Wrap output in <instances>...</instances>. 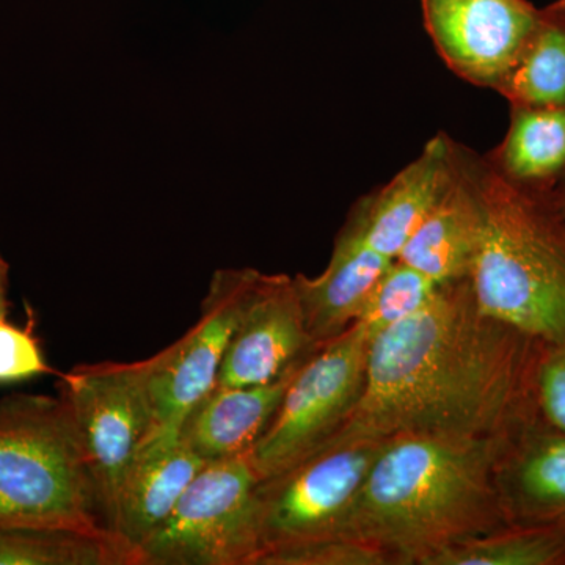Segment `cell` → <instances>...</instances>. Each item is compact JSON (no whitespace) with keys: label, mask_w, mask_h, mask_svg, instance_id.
<instances>
[{"label":"cell","mask_w":565,"mask_h":565,"mask_svg":"<svg viewBox=\"0 0 565 565\" xmlns=\"http://www.w3.org/2000/svg\"><path fill=\"white\" fill-rule=\"evenodd\" d=\"M542 348L482 315L468 280L446 282L429 307L370 341L362 396L319 446L404 435L516 437L542 419Z\"/></svg>","instance_id":"6da1fadb"},{"label":"cell","mask_w":565,"mask_h":565,"mask_svg":"<svg viewBox=\"0 0 565 565\" xmlns=\"http://www.w3.org/2000/svg\"><path fill=\"white\" fill-rule=\"evenodd\" d=\"M515 437L386 440L334 537L423 559L508 525L500 467Z\"/></svg>","instance_id":"7a4b0ae2"},{"label":"cell","mask_w":565,"mask_h":565,"mask_svg":"<svg viewBox=\"0 0 565 565\" xmlns=\"http://www.w3.org/2000/svg\"><path fill=\"white\" fill-rule=\"evenodd\" d=\"M478 212L468 285L482 315L544 345L565 343V215L555 191L526 188L452 141Z\"/></svg>","instance_id":"3957f363"},{"label":"cell","mask_w":565,"mask_h":565,"mask_svg":"<svg viewBox=\"0 0 565 565\" xmlns=\"http://www.w3.org/2000/svg\"><path fill=\"white\" fill-rule=\"evenodd\" d=\"M0 526L109 530L79 426L61 394L0 399Z\"/></svg>","instance_id":"277c9868"},{"label":"cell","mask_w":565,"mask_h":565,"mask_svg":"<svg viewBox=\"0 0 565 565\" xmlns=\"http://www.w3.org/2000/svg\"><path fill=\"white\" fill-rule=\"evenodd\" d=\"M258 484L248 452L204 465L140 546L139 565H252L259 552Z\"/></svg>","instance_id":"5b68a950"},{"label":"cell","mask_w":565,"mask_h":565,"mask_svg":"<svg viewBox=\"0 0 565 565\" xmlns=\"http://www.w3.org/2000/svg\"><path fill=\"white\" fill-rule=\"evenodd\" d=\"M367 351L370 338L352 323L305 356L273 422L248 452L259 481L310 455L348 418L362 396Z\"/></svg>","instance_id":"8992f818"},{"label":"cell","mask_w":565,"mask_h":565,"mask_svg":"<svg viewBox=\"0 0 565 565\" xmlns=\"http://www.w3.org/2000/svg\"><path fill=\"white\" fill-rule=\"evenodd\" d=\"M61 377L58 390L79 426L98 486L104 523L110 530L122 481L158 430L148 363L82 364Z\"/></svg>","instance_id":"52a82bcc"},{"label":"cell","mask_w":565,"mask_h":565,"mask_svg":"<svg viewBox=\"0 0 565 565\" xmlns=\"http://www.w3.org/2000/svg\"><path fill=\"white\" fill-rule=\"evenodd\" d=\"M384 445L319 446L281 473L259 481L258 553L334 537Z\"/></svg>","instance_id":"ba28073f"},{"label":"cell","mask_w":565,"mask_h":565,"mask_svg":"<svg viewBox=\"0 0 565 565\" xmlns=\"http://www.w3.org/2000/svg\"><path fill=\"white\" fill-rule=\"evenodd\" d=\"M258 277L253 269L217 270L195 326L177 343L147 359L158 430L180 433L189 411L217 384L223 356Z\"/></svg>","instance_id":"9c48e42d"},{"label":"cell","mask_w":565,"mask_h":565,"mask_svg":"<svg viewBox=\"0 0 565 565\" xmlns=\"http://www.w3.org/2000/svg\"><path fill=\"white\" fill-rule=\"evenodd\" d=\"M424 25L448 68L498 92L541 18L530 0H422Z\"/></svg>","instance_id":"30bf717a"},{"label":"cell","mask_w":565,"mask_h":565,"mask_svg":"<svg viewBox=\"0 0 565 565\" xmlns=\"http://www.w3.org/2000/svg\"><path fill=\"white\" fill-rule=\"evenodd\" d=\"M316 345L305 323L294 278L259 274L215 385L270 384L310 355Z\"/></svg>","instance_id":"8fae6325"},{"label":"cell","mask_w":565,"mask_h":565,"mask_svg":"<svg viewBox=\"0 0 565 565\" xmlns=\"http://www.w3.org/2000/svg\"><path fill=\"white\" fill-rule=\"evenodd\" d=\"M452 180V140L427 141L422 154L363 200L348 226L388 258L396 259Z\"/></svg>","instance_id":"7c38bea8"},{"label":"cell","mask_w":565,"mask_h":565,"mask_svg":"<svg viewBox=\"0 0 565 565\" xmlns=\"http://www.w3.org/2000/svg\"><path fill=\"white\" fill-rule=\"evenodd\" d=\"M206 463L180 433L156 430L122 481L110 530L139 552Z\"/></svg>","instance_id":"4fadbf2b"},{"label":"cell","mask_w":565,"mask_h":565,"mask_svg":"<svg viewBox=\"0 0 565 565\" xmlns=\"http://www.w3.org/2000/svg\"><path fill=\"white\" fill-rule=\"evenodd\" d=\"M302 360L270 384L212 386L182 419V441L204 462L250 452L277 414Z\"/></svg>","instance_id":"5bb4252c"},{"label":"cell","mask_w":565,"mask_h":565,"mask_svg":"<svg viewBox=\"0 0 565 565\" xmlns=\"http://www.w3.org/2000/svg\"><path fill=\"white\" fill-rule=\"evenodd\" d=\"M393 262L345 226L321 275L294 277L305 323L315 344L327 343L356 321Z\"/></svg>","instance_id":"9a60e30c"},{"label":"cell","mask_w":565,"mask_h":565,"mask_svg":"<svg viewBox=\"0 0 565 565\" xmlns=\"http://www.w3.org/2000/svg\"><path fill=\"white\" fill-rule=\"evenodd\" d=\"M509 526H555L565 531V433L544 422L516 435L500 467Z\"/></svg>","instance_id":"2e32d148"},{"label":"cell","mask_w":565,"mask_h":565,"mask_svg":"<svg viewBox=\"0 0 565 565\" xmlns=\"http://www.w3.org/2000/svg\"><path fill=\"white\" fill-rule=\"evenodd\" d=\"M478 243V212L452 166L441 199L412 234L396 259L446 285L467 280Z\"/></svg>","instance_id":"e0dca14e"},{"label":"cell","mask_w":565,"mask_h":565,"mask_svg":"<svg viewBox=\"0 0 565 565\" xmlns=\"http://www.w3.org/2000/svg\"><path fill=\"white\" fill-rule=\"evenodd\" d=\"M490 159L519 184L555 191L565 177V106H512L509 131Z\"/></svg>","instance_id":"ac0fdd59"},{"label":"cell","mask_w":565,"mask_h":565,"mask_svg":"<svg viewBox=\"0 0 565 565\" xmlns=\"http://www.w3.org/2000/svg\"><path fill=\"white\" fill-rule=\"evenodd\" d=\"M0 565H139L137 553L109 530L0 526Z\"/></svg>","instance_id":"d6986e66"},{"label":"cell","mask_w":565,"mask_h":565,"mask_svg":"<svg viewBox=\"0 0 565 565\" xmlns=\"http://www.w3.org/2000/svg\"><path fill=\"white\" fill-rule=\"evenodd\" d=\"M498 93L512 106H565V0L541 9L525 52Z\"/></svg>","instance_id":"ffe728a7"},{"label":"cell","mask_w":565,"mask_h":565,"mask_svg":"<svg viewBox=\"0 0 565 565\" xmlns=\"http://www.w3.org/2000/svg\"><path fill=\"white\" fill-rule=\"evenodd\" d=\"M424 565H561L565 531L555 526H505L503 533L465 539L435 552Z\"/></svg>","instance_id":"44dd1931"},{"label":"cell","mask_w":565,"mask_h":565,"mask_svg":"<svg viewBox=\"0 0 565 565\" xmlns=\"http://www.w3.org/2000/svg\"><path fill=\"white\" fill-rule=\"evenodd\" d=\"M441 286L408 264L394 259L353 323L362 327L371 341L390 327L429 307Z\"/></svg>","instance_id":"7402d4cb"},{"label":"cell","mask_w":565,"mask_h":565,"mask_svg":"<svg viewBox=\"0 0 565 565\" xmlns=\"http://www.w3.org/2000/svg\"><path fill=\"white\" fill-rule=\"evenodd\" d=\"M388 559L392 556L377 546L327 537L264 550L252 565H382Z\"/></svg>","instance_id":"603a6c76"},{"label":"cell","mask_w":565,"mask_h":565,"mask_svg":"<svg viewBox=\"0 0 565 565\" xmlns=\"http://www.w3.org/2000/svg\"><path fill=\"white\" fill-rule=\"evenodd\" d=\"M52 373L31 330L18 329L0 318V384Z\"/></svg>","instance_id":"cb8c5ba5"},{"label":"cell","mask_w":565,"mask_h":565,"mask_svg":"<svg viewBox=\"0 0 565 565\" xmlns=\"http://www.w3.org/2000/svg\"><path fill=\"white\" fill-rule=\"evenodd\" d=\"M535 386L542 422L565 433V343L542 348Z\"/></svg>","instance_id":"d4e9b609"},{"label":"cell","mask_w":565,"mask_h":565,"mask_svg":"<svg viewBox=\"0 0 565 565\" xmlns=\"http://www.w3.org/2000/svg\"><path fill=\"white\" fill-rule=\"evenodd\" d=\"M9 285L10 266L0 253V318H7V315H9Z\"/></svg>","instance_id":"484cf974"},{"label":"cell","mask_w":565,"mask_h":565,"mask_svg":"<svg viewBox=\"0 0 565 565\" xmlns=\"http://www.w3.org/2000/svg\"><path fill=\"white\" fill-rule=\"evenodd\" d=\"M561 206H563L564 215H565V195H559Z\"/></svg>","instance_id":"4316f807"}]
</instances>
